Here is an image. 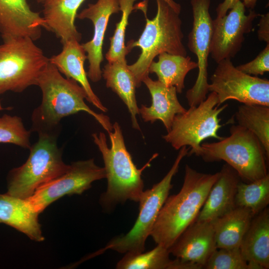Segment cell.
<instances>
[{"mask_svg": "<svg viewBox=\"0 0 269 269\" xmlns=\"http://www.w3.org/2000/svg\"><path fill=\"white\" fill-rule=\"evenodd\" d=\"M37 86L42 92V101L33 112L32 122V129L38 134L57 136L60 121L79 112L93 117L108 133L113 131L109 117L96 113L86 104L84 89L75 80L63 77L50 61L41 72Z\"/></svg>", "mask_w": 269, "mask_h": 269, "instance_id": "cell-1", "label": "cell"}, {"mask_svg": "<svg viewBox=\"0 0 269 269\" xmlns=\"http://www.w3.org/2000/svg\"><path fill=\"white\" fill-rule=\"evenodd\" d=\"M219 172H198L188 164L179 192L168 196L162 206L150 236L157 245L168 249L195 220Z\"/></svg>", "mask_w": 269, "mask_h": 269, "instance_id": "cell-2", "label": "cell"}, {"mask_svg": "<svg viewBox=\"0 0 269 269\" xmlns=\"http://www.w3.org/2000/svg\"><path fill=\"white\" fill-rule=\"evenodd\" d=\"M108 134L111 147L108 146L104 133L92 135L94 143L102 153L108 182L107 190L101 196L102 203L105 206H111L128 200L138 202L143 191L142 172L150 166L155 156L138 169L126 148L118 123L113 124V131Z\"/></svg>", "mask_w": 269, "mask_h": 269, "instance_id": "cell-3", "label": "cell"}, {"mask_svg": "<svg viewBox=\"0 0 269 269\" xmlns=\"http://www.w3.org/2000/svg\"><path fill=\"white\" fill-rule=\"evenodd\" d=\"M156 3L155 16L149 19L145 14L146 24L139 38L128 43L131 49L134 47L141 49L136 62L128 65L135 78L136 87L148 76L149 67L157 55L166 52L187 56L182 41L184 36L179 14L163 0H156Z\"/></svg>", "mask_w": 269, "mask_h": 269, "instance_id": "cell-4", "label": "cell"}, {"mask_svg": "<svg viewBox=\"0 0 269 269\" xmlns=\"http://www.w3.org/2000/svg\"><path fill=\"white\" fill-rule=\"evenodd\" d=\"M230 133L217 142L202 143L199 156L206 162L224 160L246 183L269 174V156L258 137L239 125L232 126Z\"/></svg>", "mask_w": 269, "mask_h": 269, "instance_id": "cell-5", "label": "cell"}, {"mask_svg": "<svg viewBox=\"0 0 269 269\" xmlns=\"http://www.w3.org/2000/svg\"><path fill=\"white\" fill-rule=\"evenodd\" d=\"M57 137L54 135L39 134L37 141L29 148L26 162L10 171L7 194L28 199L39 187L67 171L70 165L62 160Z\"/></svg>", "mask_w": 269, "mask_h": 269, "instance_id": "cell-6", "label": "cell"}, {"mask_svg": "<svg viewBox=\"0 0 269 269\" xmlns=\"http://www.w3.org/2000/svg\"><path fill=\"white\" fill-rule=\"evenodd\" d=\"M0 44V95L22 92L37 85L38 78L49 62L42 49L28 37L2 38Z\"/></svg>", "mask_w": 269, "mask_h": 269, "instance_id": "cell-7", "label": "cell"}, {"mask_svg": "<svg viewBox=\"0 0 269 269\" xmlns=\"http://www.w3.org/2000/svg\"><path fill=\"white\" fill-rule=\"evenodd\" d=\"M189 149L186 146L180 148L172 166L165 176L150 189L143 191L138 201V216L132 229L125 235L112 239L98 252L97 255L108 249L120 253L138 254L144 252L146 240L150 236L158 214L172 187V178Z\"/></svg>", "mask_w": 269, "mask_h": 269, "instance_id": "cell-8", "label": "cell"}, {"mask_svg": "<svg viewBox=\"0 0 269 269\" xmlns=\"http://www.w3.org/2000/svg\"><path fill=\"white\" fill-rule=\"evenodd\" d=\"M218 104L217 94L211 92L197 106L190 107L185 112L177 114L170 130L162 135V138L176 150L189 146L191 149L187 155L199 156L204 140L209 137L221 140L224 137L217 134L223 126L220 124L219 115L228 105L219 108Z\"/></svg>", "mask_w": 269, "mask_h": 269, "instance_id": "cell-9", "label": "cell"}, {"mask_svg": "<svg viewBox=\"0 0 269 269\" xmlns=\"http://www.w3.org/2000/svg\"><path fill=\"white\" fill-rule=\"evenodd\" d=\"M210 78L208 91L215 92L219 107L226 101L269 106V80L242 72L230 59L218 63Z\"/></svg>", "mask_w": 269, "mask_h": 269, "instance_id": "cell-10", "label": "cell"}, {"mask_svg": "<svg viewBox=\"0 0 269 269\" xmlns=\"http://www.w3.org/2000/svg\"><path fill=\"white\" fill-rule=\"evenodd\" d=\"M193 16L192 28L188 35V47L197 58L198 73L193 86L186 94L190 107L198 105L206 98L208 57L212 35V19L209 13L210 0H191Z\"/></svg>", "mask_w": 269, "mask_h": 269, "instance_id": "cell-11", "label": "cell"}, {"mask_svg": "<svg viewBox=\"0 0 269 269\" xmlns=\"http://www.w3.org/2000/svg\"><path fill=\"white\" fill-rule=\"evenodd\" d=\"M106 177L105 168L97 165L94 159L76 161L65 173L39 187L28 199L40 213L61 197L81 194L94 181Z\"/></svg>", "mask_w": 269, "mask_h": 269, "instance_id": "cell-12", "label": "cell"}, {"mask_svg": "<svg viewBox=\"0 0 269 269\" xmlns=\"http://www.w3.org/2000/svg\"><path fill=\"white\" fill-rule=\"evenodd\" d=\"M245 8L241 0L238 1L228 14L213 20L210 54L216 63L236 56L242 46L245 34L252 30L254 20L260 15L254 10L246 15Z\"/></svg>", "mask_w": 269, "mask_h": 269, "instance_id": "cell-13", "label": "cell"}, {"mask_svg": "<svg viewBox=\"0 0 269 269\" xmlns=\"http://www.w3.org/2000/svg\"><path fill=\"white\" fill-rule=\"evenodd\" d=\"M120 11V0H98L95 3L89 4L77 14L76 17L80 19H90L94 26L92 38L82 44L89 64L87 76L93 82L99 81L102 78L103 45L110 17Z\"/></svg>", "mask_w": 269, "mask_h": 269, "instance_id": "cell-14", "label": "cell"}, {"mask_svg": "<svg viewBox=\"0 0 269 269\" xmlns=\"http://www.w3.org/2000/svg\"><path fill=\"white\" fill-rule=\"evenodd\" d=\"M217 249L212 222L195 220L181 234L168 250L176 258L194 263L204 269Z\"/></svg>", "mask_w": 269, "mask_h": 269, "instance_id": "cell-15", "label": "cell"}, {"mask_svg": "<svg viewBox=\"0 0 269 269\" xmlns=\"http://www.w3.org/2000/svg\"><path fill=\"white\" fill-rule=\"evenodd\" d=\"M44 20L27 0H0V33L2 38L28 37L35 41L42 34Z\"/></svg>", "mask_w": 269, "mask_h": 269, "instance_id": "cell-16", "label": "cell"}, {"mask_svg": "<svg viewBox=\"0 0 269 269\" xmlns=\"http://www.w3.org/2000/svg\"><path fill=\"white\" fill-rule=\"evenodd\" d=\"M241 181L231 166L227 163L223 165L195 220L212 221L236 207L235 197Z\"/></svg>", "mask_w": 269, "mask_h": 269, "instance_id": "cell-17", "label": "cell"}, {"mask_svg": "<svg viewBox=\"0 0 269 269\" xmlns=\"http://www.w3.org/2000/svg\"><path fill=\"white\" fill-rule=\"evenodd\" d=\"M142 82L150 94L152 103L149 107L141 105L139 114L145 122L152 124L157 120L161 121L168 132L174 117L186 110L178 100L175 87L167 86L148 76Z\"/></svg>", "mask_w": 269, "mask_h": 269, "instance_id": "cell-18", "label": "cell"}, {"mask_svg": "<svg viewBox=\"0 0 269 269\" xmlns=\"http://www.w3.org/2000/svg\"><path fill=\"white\" fill-rule=\"evenodd\" d=\"M62 44L61 51L50 58V62L67 78L79 84L85 91L88 102L103 112H107V108L93 92L88 80L84 66L87 57L82 44L76 40H70Z\"/></svg>", "mask_w": 269, "mask_h": 269, "instance_id": "cell-19", "label": "cell"}, {"mask_svg": "<svg viewBox=\"0 0 269 269\" xmlns=\"http://www.w3.org/2000/svg\"><path fill=\"white\" fill-rule=\"evenodd\" d=\"M39 214L28 199L0 194V223L15 228L36 242L44 239Z\"/></svg>", "mask_w": 269, "mask_h": 269, "instance_id": "cell-20", "label": "cell"}, {"mask_svg": "<svg viewBox=\"0 0 269 269\" xmlns=\"http://www.w3.org/2000/svg\"><path fill=\"white\" fill-rule=\"evenodd\" d=\"M85 0H44V28L54 33L61 43L70 40L80 42L82 35L75 20L77 12Z\"/></svg>", "mask_w": 269, "mask_h": 269, "instance_id": "cell-21", "label": "cell"}, {"mask_svg": "<svg viewBox=\"0 0 269 269\" xmlns=\"http://www.w3.org/2000/svg\"><path fill=\"white\" fill-rule=\"evenodd\" d=\"M106 86L116 93L127 106L131 114L133 128L140 131L136 119L139 114L135 98V78L127 63L126 59L108 62L102 71Z\"/></svg>", "mask_w": 269, "mask_h": 269, "instance_id": "cell-22", "label": "cell"}, {"mask_svg": "<svg viewBox=\"0 0 269 269\" xmlns=\"http://www.w3.org/2000/svg\"><path fill=\"white\" fill-rule=\"evenodd\" d=\"M244 259L269 268V210L266 208L255 215L240 246Z\"/></svg>", "mask_w": 269, "mask_h": 269, "instance_id": "cell-23", "label": "cell"}, {"mask_svg": "<svg viewBox=\"0 0 269 269\" xmlns=\"http://www.w3.org/2000/svg\"><path fill=\"white\" fill-rule=\"evenodd\" d=\"M254 216L249 209L236 206L212 221L217 249L240 248Z\"/></svg>", "mask_w": 269, "mask_h": 269, "instance_id": "cell-24", "label": "cell"}, {"mask_svg": "<svg viewBox=\"0 0 269 269\" xmlns=\"http://www.w3.org/2000/svg\"><path fill=\"white\" fill-rule=\"evenodd\" d=\"M196 68L197 63L188 56L163 52L158 55L157 62L151 63L148 72L155 73L160 82L167 86L175 87L177 93H181L185 88L186 76Z\"/></svg>", "mask_w": 269, "mask_h": 269, "instance_id": "cell-25", "label": "cell"}, {"mask_svg": "<svg viewBox=\"0 0 269 269\" xmlns=\"http://www.w3.org/2000/svg\"><path fill=\"white\" fill-rule=\"evenodd\" d=\"M235 116L239 125L258 137L269 156V106L243 104Z\"/></svg>", "mask_w": 269, "mask_h": 269, "instance_id": "cell-26", "label": "cell"}, {"mask_svg": "<svg viewBox=\"0 0 269 269\" xmlns=\"http://www.w3.org/2000/svg\"><path fill=\"white\" fill-rule=\"evenodd\" d=\"M269 203V175L256 181L239 183L235 197L236 206L249 209L254 216Z\"/></svg>", "mask_w": 269, "mask_h": 269, "instance_id": "cell-27", "label": "cell"}, {"mask_svg": "<svg viewBox=\"0 0 269 269\" xmlns=\"http://www.w3.org/2000/svg\"><path fill=\"white\" fill-rule=\"evenodd\" d=\"M117 263L118 269H172L173 261L167 248L157 245L146 253L133 254L126 253Z\"/></svg>", "mask_w": 269, "mask_h": 269, "instance_id": "cell-28", "label": "cell"}, {"mask_svg": "<svg viewBox=\"0 0 269 269\" xmlns=\"http://www.w3.org/2000/svg\"><path fill=\"white\" fill-rule=\"evenodd\" d=\"M137 0H120V11L122 17L113 36L110 38V47L106 54L108 62L126 59V56L131 49L125 44L126 29L128 24L129 17L132 11L136 8L134 6Z\"/></svg>", "mask_w": 269, "mask_h": 269, "instance_id": "cell-29", "label": "cell"}, {"mask_svg": "<svg viewBox=\"0 0 269 269\" xmlns=\"http://www.w3.org/2000/svg\"><path fill=\"white\" fill-rule=\"evenodd\" d=\"M30 131L24 126L22 119L4 114L0 117V143H9L30 148Z\"/></svg>", "mask_w": 269, "mask_h": 269, "instance_id": "cell-30", "label": "cell"}, {"mask_svg": "<svg viewBox=\"0 0 269 269\" xmlns=\"http://www.w3.org/2000/svg\"><path fill=\"white\" fill-rule=\"evenodd\" d=\"M206 269H248L240 248L217 249L204 266Z\"/></svg>", "mask_w": 269, "mask_h": 269, "instance_id": "cell-31", "label": "cell"}, {"mask_svg": "<svg viewBox=\"0 0 269 269\" xmlns=\"http://www.w3.org/2000/svg\"><path fill=\"white\" fill-rule=\"evenodd\" d=\"M236 68L247 74L258 76L269 71V43L253 60Z\"/></svg>", "mask_w": 269, "mask_h": 269, "instance_id": "cell-32", "label": "cell"}, {"mask_svg": "<svg viewBox=\"0 0 269 269\" xmlns=\"http://www.w3.org/2000/svg\"><path fill=\"white\" fill-rule=\"evenodd\" d=\"M261 16L258 30V38L269 43V14L267 13Z\"/></svg>", "mask_w": 269, "mask_h": 269, "instance_id": "cell-33", "label": "cell"}, {"mask_svg": "<svg viewBox=\"0 0 269 269\" xmlns=\"http://www.w3.org/2000/svg\"><path fill=\"white\" fill-rule=\"evenodd\" d=\"M241 0L245 7L254 8L257 0H230L228 3L221 11L217 13V17H221L227 14V10L230 9L238 1Z\"/></svg>", "mask_w": 269, "mask_h": 269, "instance_id": "cell-34", "label": "cell"}, {"mask_svg": "<svg viewBox=\"0 0 269 269\" xmlns=\"http://www.w3.org/2000/svg\"><path fill=\"white\" fill-rule=\"evenodd\" d=\"M167 3L177 13L180 14L181 11V6L179 3H176L173 0H163Z\"/></svg>", "mask_w": 269, "mask_h": 269, "instance_id": "cell-35", "label": "cell"}, {"mask_svg": "<svg viewBox=\"0 0 269 269\" xmlns=\"http://www.w3.org/2000/svg\"><path fill=\"white\" fill-rule=\"evenodd\" d=\"M230 0H224V1L219 4L218 7L216 8V12H218L219 11H221L229 2Z\"/></svg>", "mask_w": 269, "mask_h": 269, "instance_id": "cell-36", "label": "cell"}, {"mask_svg": "<svg viewBox=\"0 0 269 269\" xmlns=\"http://www.w3.org/2000/svg\"><path fill=\"white\" fill-rule=\"evenodd\" d=\"M37 2L38 3H42L44 0H36Z\"/></svg>", "mask_w": 269, "mask_h": 269, "instance_id": "cell-37", "label": "cell"}, {"mask_svg": "<svg viewBox=\"0 0 269 269\" xmlns=\"http://www.w3.org/2000/svg\"><path fill=\"white\" fill-rule=\"evenodd\" d=\"M3 109H4L2 107L1 105L0 104V111L2 110Z\"/></svg>", "mask_w": 269, "mask_h": 269, "instance_id": "cell-38", "label": "cell"}]
</instances>
